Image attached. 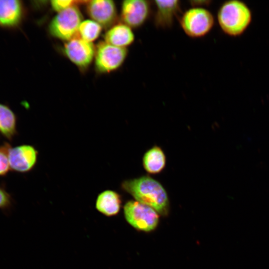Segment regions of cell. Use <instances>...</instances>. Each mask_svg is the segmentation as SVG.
Wrapping results in <instances>:
<instances>
[{"label": "cell", "mask_w": 269, "mask_h": 269, "mask_svg": "<svg viewBox=\"0 0 269 269\" xmlns=\"http://www.w3.org/2000/svg\"><path fill=\"white\" fill-rule=\"evenodd\" d=\"M122 189L134 199L154 209L159 215H167L169 200L167 193L162 185L149 175L124 181Z\"/></svg>", "instance_id": "cell-1"}, {"label": "cell", "mask_w": 269, "mask_h": 269, "mask_svg": "<svg viewBox=\"0 0 269 269\" xmlns=\"http://www.w3.org/2000/svg\"><path fill=\"white\" fill-rule=\"evenodd\" d=\"M102 27L93 20L82 21L78 29V34L83 39L90 42L95 40L100 35Z\"/></svg>", "instance_id": "cell-17"}, {"label": "cell", "mask_w": 269, "mask_h": 269, "mask_svg": "<svg viewBox=\"0 0 269 269\" xmlns=\"http://www.w3.org/2000/svg\"><path fill=\"white\" fill-rule=\"evenodd\" d=\"M9 167L21 172L30 170L35 165L37 159V151L30 145H22L9 148L6 154Z\"/></svg>", "instance_id": "cell-10"}, {"label": "cell", "mask_w": 269, "mask_h": 269, "mask_svg": "<svg viewBox=\"0 0 269 269\" xmlns=\"http://www.w3.org/2000/svg\"><path fill=\"white\" fill-rule=\"evenodd\" d=\"M52 8L59 12L70 7L76 5L79 1L72 0H54L51 1Z\"/></svg>", "instance_id": "cell-18"}, {"label": "cell", "mask_w": 269, "mask_h": 269, "mask_svg": "<svg viewBox=\"0 0 269 269\" xmlns=\"http://www.w3.org/2000/svg\"><path fill=\"white\" fill-rule=\"evenodd\" d=\"M127 48L113 46L101 41L96 47L95 64L100 73H109L120 68L128 55Z\"/></svg>", "instance_id": "cell-6"}, {"label": "cell", "mask_w": 269, "mask_h": 269, "mask_svg": "<svg viewBox=\"0 0 269 269\" xmlns=\"http://www.w3.org/2000/svg\"><path fill=\"white\" fill-rule=\"evenodd\" d=\"M124 213L129 224L138 231H152L159 223V214L153 208L136 200L126 202Z\"/></svg>", "instance_id": "cell-5"}, {"label": "cell", "mask_w": 269, "mask_h": 269, "mask_svg": "<svg viewBox=\"0 0 269 269\" xmlns=\"http://www.w3.org/2000/svg\"><path fill=\"white\" fill-rule=\"evenodd\" d=\"M15 126L14 114L7 106L0 104V132L10 138L15 132Z\"/></svg>", "instance_id": "cell-16"}, {"label": "cell", "mask_w": 269, "mask_h": 269, "mask_svg": "<svg viewBox=\"0 0 269 269\" xmlns=\"http://www.w3.org/2000/svg\"><path fill=\"white\" fill-rule=\"evenodd\" d=\"M142 162L143 168L148 173L156 174L165 168L166 158L162 149L157 145H154L144 153Z\"/></svg>", "instance_id": "cell-15"}, {"label": "cell", "mask_w": 269, "mask_h": 269, "mask_svg": "<svg viewBox=\"0 0 269 269\" xmlns=\"http://www.w3.org/2000/svg\"><path fill=\"white\" fill-rule=\"evenodd\" d=\"M105 41L115 46L127 48L134 40V34L132 28L120 23L111 26L104 36Z\"/></svg>", "instance_id": "cell-13"}, {"label": "cell", "mask_w": 269, "mask_h": 269, "mask_svg": "<svg viewBox=\"0 0 269 269\" xmlns=\"http://www.w3.org/2000/svg\"><path fill=\"white\" fill-rule=\"evenodd\" d=\"M155 12L154 22L157 28L171 27L180 9V1L155 0Z\"/></svg>", "instance_id": "cell-12"}, {"label": "cell", "mask_w": 269, "mask_h": 269, "mask_svg": "<svg viewBox=\"0 0 269 269\" xmlns=\"http://www.w3.org/2000/svg\"><path fill=\"white\" fill-rule=\"evenodd\" d=\"M9 167L6 154L3 151H0V175L5 174L8 171Z\"/></svg>", "instance_id": "cell-20"}, {"label": "cell", "mask_w": 269, "mask_h": 269, "mask_svg": "<svg viewBox=\"0 0 269 269\" xmlns=\"http://www.w3.org/2000/svg\"><path fill=\"white\" fill-rule=\"evenodd\" d=\"M219 25L224 33L233 37L243 34L252 21V13L244 2L231 0L224 2L217 13Z\"/></svg>", "instance_id": "cell-2"}, {"label": "cell", "mask_w": 269, "mask_h": 269, "mask_svg": "<svg viewBox=\"0 0 269 269\" xmlns=\"http://www.w3.org/2000/svg\"><path fill=\"white\" fill-rule=\"evenodd\" d=\"M10 205L11 200L9 196L0 188V209L7 210Z\"/></svg>", "instance_id": "cell-19"}, {"label": "cell", "mask_w": 269, "mask_h": 269, "mask_svg": "<svg viewBox=\"0 0 269 269\" xmlns=\"http://www.w3.org/2000/svg\"><path fill=\"white\" fill-rule=\"evenodd\" d=\"M24 16V7L19 0H0V27L13 29L18 27Z\"/></svg>", "instance_id": "cell-11"}, {"label": "cell", "mask_w": 269, "mask_h": 269, "mask_svg": "<svg viewBox=\"0 0 269 269\" xmlns=\"http://www.w3.org/2000/svg\"><path fill=\"white\" fill-rule=\"evenodd\" d=\"M82 21L80 10L73 5L58 12L49 23V32L53 37L68 41L78 35Z\"/></svg>", "instance_id": "cell-3"}, {"label": "cell", "mask_w": 269, "mask_h": 269, "mask_svg": "<svg viewBox=\"0 0 269 269\" xmlns=\"http://www.w3.org/2000/svg\"><path fill=\"white\" fill-rule=\"evenodd\" d=\"M86 10L93 20L103 27L113 26L117 18V11L112 0H93L86 3Z\"/></svg>", "instance_id": "cell-9"}, {"label": "cell", "mask_w": 269, "mask_h": 269, "mask_svg": "<svg viewBox=\"0 0 269 269\" xmlns=\"http://www.w3.org/2000/svg\"><path fill=\"white\" fill-rule=\"evenodd\" d=\"M64 52L68 59L77 67L85 69L92 62L96 48L92 42L83 39L78 34L65 43Z\"/></svg>", "instance_id": "cell-7"}, {"label": "cell", "mask_w": 269, "mask_h": 269, "mask_svg": "<svg viewBox=\"0 0 269 269\" xmlns=\"http://www.w3.org/2000/svg\"><path fill=\"white\" fill-rule=\"evenodd\" d=\"M214 18L208 9L194 6L186 10L180 19V24L185 33L192 38L207 35L214 25Z\"/></svg>", "instance_id": "cell-4"}, {"label": "cell", "mask_w": 269, "mask_h": 269, "mask_svg": "<svg viewBox=\"0 0 269 269\" xmlns=\"http://www.w3.org/2000/svg\"><path fill=\"white\" fill-rule=\"evenodd\" d=\"M150 4L148 0H126L122 2L121 19L122 23L132 28L142 26L148 19Z\"/></svg>", "instance_id": "cell-8"}, {"label": "cell", "mask_w": 269, "mask_h": 269, "mask_svg": "<svg viewBox=\"0 0 269 269\" xmlns=\"http://www.w3.org/2000/svg\"><path fill=\"white\" fill-rule=\"evenodd\" d=\"M121 204V197L119 193L113 190H107L99 194L95 206L102 214L111 217L118 214Z\"/></svg>", "instance_id": "cell-14"}]
</instances>
